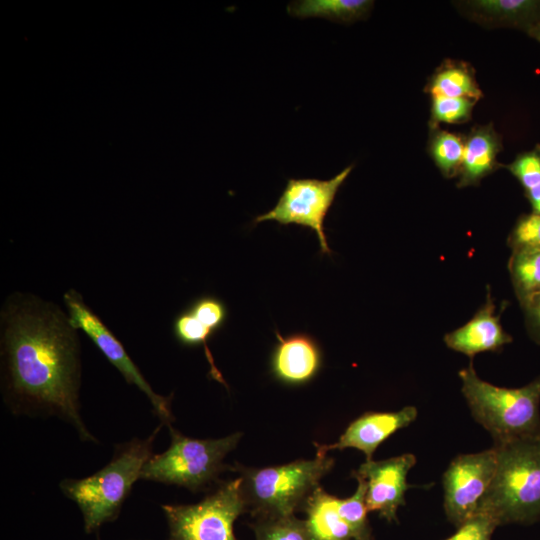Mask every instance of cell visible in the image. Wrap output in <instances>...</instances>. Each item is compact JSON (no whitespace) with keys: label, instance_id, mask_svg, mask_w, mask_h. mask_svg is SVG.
<instances>
[{"label":"cell","instance_id":"10","mask_svg":"<svg viewBox=\"0 0 540 540\" xmlns=\"http://www.w3.org/2000/svg\"><path fill=\"white\" fill-rule=\"evenodd\" d=\"M497 468V452L491 449L455 457L443 475L444 510L456 527L476 515Z\"/></svg>","mask_w":540,"mask_h":540},{"label":"cell","instance_id":"14","mask_svg":"<svg viewBox=\"0 0 540 540\" xmlns=\"http://www.w3.org/2000/svg\"><path fill=\"white\" fill-rule=\"evenodd\" d=\"M495 310L488 288L485 303L473 317L444 336L446 346L472 359L476 354L495 352L512 342V337L503 329L500 315H496Z\"/></svg>","mask_w":540,"mask_h":540},{"label":"cell","instance_id":"8","mask_svg":"<svg viewBox=\"0 0 540 540\" xmlns=\"http://www.w3.org/2000/svg\"><path fill=\"white\" fill-rule=\"evenodd\" d=\"M354 165L345 167L328 180L316 178L288 179L276 205L254 219V223L274 221L280 225L297 224L312 229L322 254L332 253L325 234L324 221L336 194Z\"/></svg>","mask_w":540,"mask_h":540},{"label":"cell","instance_id":"26","mask_svg":"<svg viewBox=\"0 0 540 540\" xmlns=\"http://www.w3.org/2000/svg\"><path fill=\"white\" fill-rule=\"evenodd\" d=\"M526 192L540 187V145L519 154L506 166Z\"/></svg>","mask_w":540,"mask_h":540},{"label":"cell","instance_id":"27","mask_svg":"<svg viewBox=\"0 0 540 540\" xmlns=\"http://www.w3.org/2000/svg\"><path fill=\"white\" fill-rule=\"evenodd\" d=\"M498 526L494 518L480 512L457 527V531L445 540H491Z\"/></svg>","mask_w":540,"mask_h":540},{"label":"cell","instance_id":"22","mask_svg":"<svg viewBox=\"0 0 540 540\" xmlns=\"http://www.w3.org/2000/svg\"><path fill=\"white\" fill-rule=\"evenodd\" d=\"M430 154L441 173L448 178L459 174L465 139L446 130H437L430 140Z\"/></svg>","mask_w":540,"mask_h":540},{"label":"cell","instance_id":"6","mask_svg":"<svg viewBox=\"0 0 540 540\" xmlns=\"http://www.w3.org/2000/svg\"><path fill=\"white\" fill-rule=\"evenodd\" d=\"M170 445L153 454L143 467L140 480L184 487L192 492L204 490L226 468V455L236 448L242 433L217 439H198L183 435L172 424L167 426Z\"/></svg>","mask_w":540,"mask_h":540},{"label":"cell","instance_id":"17","mask_svg":"<svg viewBox=\"0 0 540 540\" xmlns=\"http://www.w3.org/2000/svg\"><path fill=\"white\" fill-rule=\"evenodd\" d=\"M431 96L467 98L478 101L482 92L472 68L464 62L447 60L437 68L427 85Z\"/></svg>","mask_w":540,"mask_h":540},{"label":"cell","instance_id":"4","mask_svg":"<svg viewBox=\"0 0 540 540\" xmlns=\"http://www.w3.org/2000/svg\"><path fill=\"white\" fill-rule=\"evenodd\" d=\"M458 375L473 418L494 443L540 435V376L520 388L499 387L482 380L472 362Z\"/></svg>","mask_w":540,"mask_h":540},{"label":"cell","instance_id":"15","mask_svg":"<svg viewBox=\"0 0 540 540\" xmlns=\"http://www.w3.org/2000/svg\"><path fill=\"white\" fill-rule=\"evenodd\" d=\"M502 148L501 138L491 124L477 126L465 138L463 161L457 186L477 185L500 164L497 155Z\"/></svg>","mask_w":540,"mask_h":540},{"label":"cell","instance_id":"1","mask_svg":"<svg viewBox=\"0 0 540 540\" xmlns=\"http://www.w3.org/2000/svg\"><path fill=\"white\" fill-rule=\"evenodd\" d=\"M1 394L16 416L56 417L83 442L98 443L80 405L77 329L54 303L31 293L11 294L0 314Z\"/></svg>","mask_w":540,"mask_h":540},{"label":"cell","instance_id":"7","mask_svg":"<svg viewBox=\"0 0 540 540\" xmlns=\"http://www.w3.org/2000/svg\"><path fill=\"white\" fill-rule=\"evenodd\" d=\"M167 540H237L234 522L247 512L241 478L221 483L195 504H162Z\"/></svg>","mask_w":540,"mask_h":540},{"label":"cell","instance_id":"25","mask_svg":"<svg viewBox=\"0 0 540 540\" xmlns=\"http://www.w3.org/2000/svg\"><path fill=\"white\" fill-rule=\"evenodd\" d=\"M508 245L512 252L540 250V215L520 216L508 237Z\"/></svg>","mask_w":540,"mask_h":540},{"label":"cell","instance_id":"24","mask_svg":"<svg viewBox=\"0 0 540 540\" xmlns=\"http://www.w3.org/2000/svg\"><path fill=\"white\" fill-rule=\"evenodd\" d=\"M477 101L467 98L433 96L430 110V126L439 123L458 124L468 121Z\"/></svg>","mask_w":540,"mask_h":540},{"label":"cell","instance_id":"11","mask_svg":"<svg viewBox=\"0 0 540 540\" xmlns=\"http://www.w3.org/2000/svg\"><path fill=\"white\" fill-rule=\"evenodd\" d=\"M416 464V457L407 453L381 461H365L351 476L366 484L365 502L368 512H377L388 522L398 523L397 511L406 504L405 493L414 487L407 475Z\"/></svg>","mask_w":540,"mask_h":540},{"label":"cell","instance_id":"9","mask_svg":"<svg viewBox=\"0 0 540 540\" xmlns=\"http://www.w3.org/2000/svg\"><path fill=\"white\" fill-rule=\"evenodd\" d=\"M63 298L72 325L77 330L84 331L126 382L135 385L147 397L161 424L171 425L174 420L171 410L172 395L163 396L153 390L122 343L86 305L76 290L70 289Z\"/></svg>","mask_w":540,"mask_h":540},{"label":"cell","instance_id":"13","mask_svg":"<svg viewBox=\"0 0 540 540\" xmlns=\"http://www.w3.org/2000/svg\"><path fill=\"white\" fill-rule=\"evenodd\" d=\"M276 333L277 343L271 354V372L280 382L298 386L310 382L322 366V351L309 334Z\"/></svg>","mask_w":540,"mask_h":540},{"label":"cell","instance_id":"2","mask_svg":"<svg viewBox=\"0 0 540 540\" xmlns=\"http://www.w3.org/2000/svg\"><path fill=\"white\" fill-rule=\"evenodd\" d=\"M162 425L145 438L134 437L115 445L110 461L95 473L60 481L62 494L80 510L86 534L118 518L133 485L140 480L144 465L153 455L154 441Z\"/></svg>","mask_w":540,"mask_h":540},{"label":"cell","instance_id":"5","mask_svg":"<svg viewBox=\"0 0 540 540\" xmlns=\"http://www.w3.org/2000/svg\"><path fill=\"white\" fill-rule=\"evenodd\" d=\"M334 459L317 453L314 459L296 460L265 468H249L235 464L247 511L255 519L291 516L330 472Z\"/></svg>","mask_w":540,"mask_h":540},{"label":"cell","instance_id":"28","mask_svg":"<svg viewBox=\"0 0 540 540\" xmlns=\"http://www.w3.org/2000/svg\"><path fill=\"white\" fill-rule=\"evenodd\" d=\"M526 317V325L531 337L540 344V293L521 304Z\"/></svg>","mask_w":540,"mask_h":540},{"label":"cell","instance_id":"29","mask_svg":"<svg viewBox=\"0 0 540 540\" xmlns=\"http://www.w3.org/2000/svg\"><path fill=\"white\" fill-rule=\"evenodd\" d=\"M528 36L540 43V23L534 25L527 31Z\"/></svg>","mask_w":540,"mask_h":540},{"label":"cell","instance_id":"21","mask_svg":"<svg viewBox=\"0 0 540 540\" xmlns=\"http://www.w3.org/2000/svg\"><path fill=\"white\" fill-rule=\"evenodd\" d=\"M508 269L520 304L540 293V250L512 252Z\"/></svg>","mask_w":540,"mask_h":540},{"label":"cell","instance_id":"12","mask_svg":"<svg viewBox=\"0 0 540 540\" xmlns=\"http://www.w3.org/2000/svg\"><path fill=\"white\" fill-rule=\"evenodd\" d=\"M417 414L414 406H405L394 412H366L348 425L337 442L330 445L314 443L317 453L355 448L365 454L366 461H370L379 445L398 430L409 426Z\"/></svg>","mask_w":540,"mask_h":540},{"label":"cell","instance_id":"16","mask_svg":"<svg viewBox=\"0 0 540 540\" xmlns=\"http://www.w3.org/2000/svg\"><path fill=\"white\" fill-rule=\"evenodd\" d=\"M338 501L320 485L306 499L302 510L315 540H361L343 516Z\"/></svg>","mask_w":540,"mask_h":540},{"label":"cell","instance_id":"19","mask_svg":"<svg viewBox=\"0 0 540 540\" xmlns=\"http://www.w3.org/2000/svg\"><path fill=\"white\" fill-rule=\"evenodd\" d=\"M471 5L489 19L526 32L540 23V0H479Z\"/></svg>","mask_w":540,"mask_h":540},{"label":"cell","instance_id":"20","mask_svg":"<svg viewBox=\"0 0 540 540\" xmlns=\"http://www.w3.org/2000/svg\"><path fill=\"white\" fill-rule=\"evenodd\" d=\"M216 332L197 318L187 307L173 321V334L176 340L187 347L203 346L210 365V375L213 379L228 387L221 372L215 365L210 352L208 341Z\"/></svg>","mask_w":540,"mask_h":540},{"label":"cell","instance_id":"3","mask_svg":"<svg viewBox=\"0 0 540 540\" xmlns=\"http://www.w3.org/2000/svg\"><path fill=\"white\" fill-rule=\"evenodd\" d=\"M497 468L478 513L497 523L540 520V435L495 443Z\"/></svg>","mask_w":540,"mask_h":540},{"label":"cell","instance_id":"23","mask_svg":"<svg viewBox=\"0 0 540 540\" xmlns=\"http://www.w3.org/2000/svg\"><path fill=\"white\" fill-rule=\"evenodd\" d=\"M255 540H315L306 520L294 515L255 519Z\"/></svg>","mask_w":540,"mask_h":540},{"label":"cell","instance_id":"18","mask_svg":"<svg viewBox=\"0 0 540 540\" xmlns=\"http://www.w3.org/2000/svg\"><path fill=\"white\" fill-rule=\"evenodd\" d=\"M373 3L370 0H300L290 2L287 12L301 19L320 17L333 22L351 23L365 18Z\"/></svg>","mask_w":540,"mask_h":540}]
</instances>
